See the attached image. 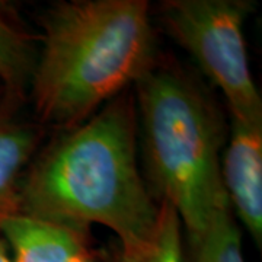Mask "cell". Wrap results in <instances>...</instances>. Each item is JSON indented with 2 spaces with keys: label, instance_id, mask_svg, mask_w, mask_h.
<instances>
[{
  "label": "cell",
  "instance_id": "obj_8",
  "mask_svg": "<svg viewBox=\"0 0 262 262\" xmlns=\"http://www.w3.org/2000/svg\"><path fill=\"white\" fill-rule=\"evenodd\" d=\"M41 130L0 117V227L20 213V182L41 141Z\"/></svg>",
  "mask_w": 262,
  "mask_h": 262
},
{
  "label": "cell",
  "instance_id": "obj_12",
  "mask_svg": "<svg viewBox=\"0 0 262 262\" xmlns=\"http://www.w3.org/2000/svg\"><path fill=\"white\" fill-rule=\"evenodd\" d=\"M0 117H9L5 114V91L0 84Z\"/></svg>",
  "mask_w": 262,
  "mask_h": 262
},
{
  "label": "cell",
  "instance_id": "obj_11",
  "mask_svg": "<svg viewBox=\"0 0 262 262\" xmlns=\"http://www.w3.org/2000/svg\"><path fill=\"white\" fill-rule=\"evenodd\" d=\"M0 262H13L8 244L5 242L3 237H0Z\"/></svg>",
  "mask_w": 262,
  "mask_h": 262
},
{
  "label": "cell",
  "instance_id": "obj_1",
  "mask_svg": "<svg viewBox=\"0 0 262 262\" xmlns=\"http://www.w3.org/2000/svg\"><path fill=\"white\" fill-rule=\"evenodd\" d=\"M133 92H124L31 160L20 182V214L89 234L99 225L121 246L155 229L159 203L143 179Z\"/></svg>",
  "mask_w": 262,
  "mask_h": 262
},
{
  "label": "cell",
  "instance_id": "obj_3",
  "mask_svg": "<svg viewBox=\"0 0 262 262\" xmlns=\"http://www.w3.org/2000/svg\"><path fill=\"white\" fill-rule=\"evenodd\" d=\"M133 89L149 185L187 236L200 234L230 208L220 172L223 115L194 76L170 63L158 60Z\"/></svg>",
  "mask_w": 262,
  "mask_h": 262
},
{
  "label": "cell",
  "instance_id": "obj_6",
  "mask_svg": "<svg viewBox=\"0 0 262 262\" xmlns=\"http://www.w3.org/2000/svg\"><path fill=\"white\" fill-rule=\"evenodd\" d=\"M13 262H99L88 233L16 214L0 227Z\"/></svg>",
  "mask_w": 262,
  "mask_h": 262
},
{
  "label": "cell",
  "instance_id": "obj_4",
  "mask_svg": "<svg viewBox=\"0 0 262 262\" xmlns=\"http://www.w3.org/2000/svg\"><path fill=\"white\" fill-rule=\"evenodd\" d=\"M253 8L249 0H165L159 5L166 34L222 91L232 121L242 124L262 122V99L245 39Z\"/></svg>",
  "mask_w": 262,
  "mask_h": 262
},
{
  "label": "cell",
  "instance_id": "obj_5",
  "mask_svg": "<svg viewBox=\"0 0 262 262\" xmlns=\"http://www.w3.org/2000/svg\"><path fill=\"white\" fill-rule=\"evenodd\" d=\"M220 172L232 213L261 248L262 122L232 121L229 143L222 153Z\"/></svg>",
  "mask_w": 262,
  "mask_h": 262
},
{
  "label": "cell",
  "instance_id": "obj_2",
  "mask_svg": "<svg viewBox=\"0 0 262 262\" xmlns=\"http://www.w3.org/2000/svg\"><path fill=\"white\" fill-rule=\"evenodd\" d=\"M39 27L31 96L39 121L61 131L127 92L158 61L147 0L56 2Z\"/></svg>",
  "mask_w": 262,
  "mask_h": 262
},
{
  "label": "cell",
  "instance_id": "obj_7",
  "mask_svg": "<svg viewBox=\"0 0 262 262\" xmlns=\"http://www.w3.org/2000/svg\"><path fill=\"white\" fill-rule=\"evenodd\" d=\"M38 48L12 5L0 2V84L5 91V113L22 99L29 88Z\"/></svg>",
  "mask_w": 262,
  "mask_h": 262
},
{
  "label": "cell",
  "instance_id": "obj_9",
  "mask_svg": "<svg viewBox=\"0 0 262 262\" xmlns=\"http://www.w3.org/2000/svg\"><path fill=\"white\" fill-rule=\"evenodd\" d=\"M114 262H187L182 225L177 211L160 201L158 222L151 233L140 242L120 245Z\"/></svg>",
  "mask_w": 262,
  "mask_h": 262
},
{
  "label": "cell",
  "instance_id": "obj_10",
  "mask_svg": "<svg viewBox=\"0 0 262 262\" xmlns=\"http://www.w3.org/2000/svg\"><path fill=\"white\" fill-rule=\"evenodd\" d=\"M188 262H245L242 233L232 210L215 215L204 232L188 236Z\"/></svg>",
  "mask_w": 262,
  "mask_h": 262
}]
</instances>
